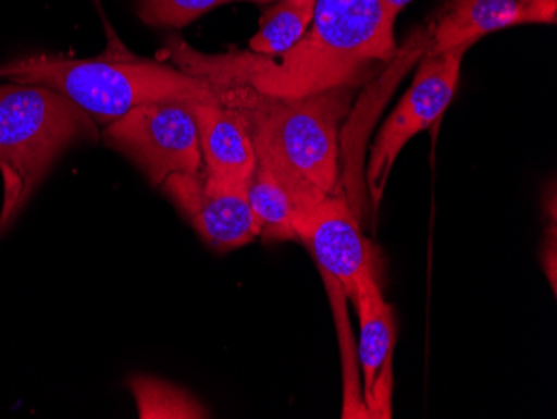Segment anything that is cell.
<instances>
[{"mask_svg":"<svg viewBox=\"0 0 557 419\" xmlns=\"http://www.w3.org/2000/svg\"><path fill=\"white\" fill-rule=\"evenodd\" d=\"M394 21L384 0H315L308 33L275 58L252 52L200 54L171 40L175 67L215 86H246L272 97H302L361 86L396 56Z\"/></svg>","mask_w":557,"mask_h":419,"instance_id":"6da1fadb","label":"cell"},{"mask_svg":"<svg viewBox=\"0 0 557 419\" xmlns=\"http://www.w3.org/2000/svg\"><path fill=\"white\" fill-rule=\"evenodd\" d=\"M359 86L272 97L221 86V102L243 115L258 164L289 194L296 219L339 190V130Z\"/></svg>","mask_w":557,"mask_h":419,"instance_id":"7a4b0ae2","label":"cell"},{"mask_svg":"<svg viewBox=\"0 0 557 419\" xmlns=\"http://www.w3.org/2000/svg\"><path fill=\"white\" fill-rule=\"evenodd\" d=\"M8 83L34 84L67 97L97 126L152 102H202L221 99V86L164 62L137 58L122 49L92 59L36 54L0 67Z\"/></svg>","mask_w":557,"mask_h":419,"instance_id":"3957f363","label":"cell"},{"mask_svg":"<svg viewBox=\"0 0 557 419\" xmlns=\"http://www.w3.org/2000/svg\"><path fill=\"white\" fill-rule=\"evenodd\" d=\"M99 136L94 119L62 94L34 84H0V234L21 215L69 147Z\"/></svg>","mask_w":557,"mask_h":419,"instance_id":"277c9868","label":"cell"},{"mask_svg":"<svg viewBox=\"0 0 557 419\" xmlns=\"http://www.w3.org/2000/svg\"><path fill=\"white\" fill-rule=\"evenodd\" d=\"M190 102H152L111 122L100 136L133 161L154 187L174 174H205Z\"/></svg>","mask_w":557,"mask_h":419,"instance_id":"5b68a950","label":"cell"},{"mask_svg":"<svg viewBox=\"0 0 557 419\" xmlns=\"http://www.w3.org/2000/svg\"><path fill=\"white\" fill-rule=\"evenodd\" d=\"M472 44H462L436 56H424L414 83L404 94L396 111L384 122L371 149L368 187L372 205L377 209L391 169L404 146L443 118L453 101L461 76L462 59Z\"/></svg>","mask_w":557,"mask_h":419,"instance_id":"8992f818","label":"cell"},{"mask_svg":"<svg viewBox=\"0 0 557 419\" xmlns=\"http://www.w3.org/2000/svg\"><path fill=\"white\" fill-rule=\"evenodd\" d=\"M247 186L249 184L209 180L205 174H174L159 189L183 212L208 246L218 252H230L259 237Z\"/></svg>","mask_w":557,"mask_h":419,"instance_id":"52a82bcc","label":"cell"},{"mask_svg":"<svg viewBox=\"0 0 557 419\" xmlns=\"http://www.w3.org/2000/svg\"><path fill=\"white\" fill-rule=\"evenodd\" d=\"M296 233L314 256L321 274L336 280L354 301L362 274L374 269V255L347 197L343 193L325 196L296 219Z\"/></svg>","mask_w":557,"mask_h":419,"instance_id":"ba28073f","label":"cell"},{"mask_svg":"<svg viewBox=\"0 0 557 419\" xmlns=\"http://www.w3.org/2000/svg\"><path fill=\"white\" fill-rule=\"evenodd\" d=\"M354 303L358 306L361 323L359 361L362 366L366 409L369 418H391L396 321L393 308L379 289L374 269L362 274Z\"/></svg>","mask_w":557,"mask_h":419,"instance_id":"9c48e42d","label":"cell"},{"mask_svg":"<svg viewBox=\"0 0 557 419\" xmlns=\"http://www.w3.org/2000/svg\"><path fill=\"white\" fill-rule=\"evenodd\" d=\"M557 0H450L431 24L425 54L436 56L486 34L524 24H556Z\"/></svg>","mask_w":557,"mask_h":419,"instance_id":"30bf717a","label":"cell"},{"mask_svg":"<svg viewBox=\"0 0 557 419\" xmlns=\"http://www.w3.org/2000/svg\"><path fill=\"white\" fill-rule=\"evenodd\" d=\"M189 106L199 133L205 176L224 183L249 184L258 158L243 115L221 99Z\"/></svg>","mask_w":557,"mask_h":419,"instance_id":"8fae6325","label":"cell"},{"mask_svg":"<svg viewBox=\"0 0 557 419\" xmlns=\"http://www.w3.org/2000/svg\"><path fill=\"white\" fill-rule=\"evenodd\" d=\"M250 211L264 241H299L296 233V208L278 181L258 164L247 186Z\"/></svg>","mask_w":557,"mask_h":419,"instance_id":"7c38bea8","label":"cell"},{"mask_svg":"<svg viewBox=\"0 0 557 419\" xmlns=\"http://www.w3.org/2000/svg\"><path fill=\"white\" fill-rule=\"evenodd\" d=\"M315 0H277L262 15L259 30L250 37L249 52L275 58L296 46L314 19Z\"/></svg>","mask_w":557,"mask_h":419,"instance_id":"4fadbf2b","label":"cell"},{"mask_svg":"<svg viewBox=\"0 0 557 419\" xmlns=\"http://www.w3.org/2000/svg\"><path fill=\"white\" fill-rule=\"evenodd\" d=\"M129 390L143 419H197L209 418L211 412L200 405L189 391L169 381L146 374L129 380Z\"/></svg>","mask_w":557,"mask_h":419,"instance_id":"5bb4252c","label":"cell"},{"mask_svg":"<svg viewBox=\"0 0 557 419\" xmlns=\"http://www.w3.org/2000/svg\"><path fill=\"white\" fill-rule=\"evenodd\" d=\"M231 0H136L140 21L150 27L183 29L212 9Z\"/></svg>","mask_w":557,"mask_h":419,"instance_id":"9a60e30c","label":"cell"},{"mask_svg":"<svg viewBox=\"0 0 557 419\" xmlns=\"http://www.w3.org/2000/svg\"><path fill=\"white\" fill-rule=\"evenodd\" d=\"M409 2H412V0H384V5H386L389 14L396 19V15L399 14V12L403 11Z\"/></svg>","mask_w":557,"mask_h":419,"instance_id":"2e32d148","label":"cell"},{"mask_svg":"<svg viewBox=\"0 0 557 419\" xmlns=\"http://www.w3.org/2000/svg\"><path fill=\"white\" fill-rule=\"evenodd\" d=\"M240 2H275V0H240Z\"/></svg>","mask_w":557,"mask_h":419,"instance_id":"e0dca14e","label":"cell"}]
</instances>
